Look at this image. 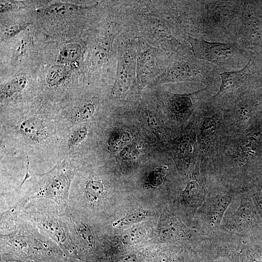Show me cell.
I'll list each match as a JSON object with an SVG mask.
<instances>
[{
  "mask_svg": "<svg viewBox=\"0 0 262 262\" xmlns=\"http://www.w3.org/2000/svg\"><path fill=\"white\" fill-rule=\"evenodd\" d=\"M215 262H230L228 260H221L216 261Z\"/></svg>",
  "mask_w": 262,
  "mask_h": 262,
  "instance_id": "obj_20",
  "label": "cell"
},
{
  "mask_svg": "<svg viewBox=\"0 0 262 262\" xmlns=\"http://www.w3.org/2000/svg\"><path fill=\"white\" fill-rule=\"evenodd\" d=\"M31 23L26 22L10 25L5 28L1 32V37L2 39L10 38L21 31L26 28Z\"/></svg>",
  "mask_w": 262,
  "mask_h": 262,
  "instance_id": "obj_12",
  "label": "cell"
},
{
  "mask_svg": "<svg viewBox=\"0 0 262 262\" xmlns=\"http://www.w3.org/2000/svg\"><path fill=\"white\" fill-rule=\"evenodd\" d=\"M87 129L82 127L76 131L70 136L68 142L69 147L77 144L82 141L87 134Z\"/></svg>",
  "mask_w": 262,
  "mask_h": 262,
  "instance_id": "obj_15",
  "label": "cell"
},
{
  "mask_svg": "<svg viewBox=\"0 0 262 262\" xmlns=\"http://www.w3.org/2000/svg\"><path fill=\"white\" fill-rule=\"evenodd\" d=\"M104 185L96 180H89L85 187V192L88 199L92 202H97L103 195Z\"/></svg>",
  "mask_w": 262,
  "mask_h": 262,
  "instance_id": "obj_8",
  "label": "cell"
},
{
  "mask_svg": "<svg viewBox=\"0 0 262 262\" xmlns=\"http://www.w3.org/2000/svg\"><path fill=\"white\" fill-rule=\"evenodd\" d=\"M192 105L191 99L187 97H179L170 103V109L176 114L183 113L189 110Z\"/></svg>",
  "mask_w": 262,
  "mask_h": 262,
  "instance_id": "obj_10",
  "label": "cell"
},
{
  "mask_svg": "<svg viewBox=\"0 0 262 262\" xmlns=\"http://www.w3.org/2000/svg\"><path fill=\"white\" fill-rule=\"evenodd\" d=\"M67 180L63 176L56 177L44 191L43 195L55 200L58 203L64 204L67 201Z\"/></svg>",
  "mask_w": 262,
  "mask_h": 262,
  "instance_id": "obj_2",
  "label": "cell"
},
{
  "mask_svg": "<svg viewBox=\"0 0 262 262\" xmlns=\"http://www.w3.org/2000/svg\"><path fill=\"white\" fill-rule=\"evenodd\" d=\"M95 107L91 103L86 104L80 108L75 115L76 120L83 121L91 117L95 112Z\"/></svg>",
  "mask_w": 262,
  "mask_h": 262,
  "instance_id": "obj_14",
  "label": "cell"
},
{
  "mask_svg": "<svg viewBox=\"0 0 262 262\" xmlns=\"http://www.w3.org/2000/svg\"><path fill=\"white\" fill-rule=\"evenodd\" d=\"M1 262H33L29 260L27 261L26 259L15 256L2 257Z\"/></svg>",
  "mask_w": 262,
  "mask_h": 262,
  "instance_id": "obj_19",
  "label": "cell"
},
{
  "mask_svg": "<svg viewBox=\"0 0 262 262\" xmlns=\"http://www.w3.org/2000/svg\"><path fill=\"white\" fill-rule=\"evenodd\" d=\"M216 127V122L214 118L212 117L205 118L202 124L201 135L206 138L211 137L215 132Z\"/></svg>",
  "mask_w": 262,
  "mask_h": 262,
  "instance_id": "obj_13",
  "label": "cell"
},
{
  "mask_svg": "<svg viewBox=\"0 0 262 262\" xmlns=\"http://www.w3.org/2000/svg\"><path fill=\"white\" fill-rule=\"evenodd\" d=\"M81 50V47L78 44H68L60 51L58 61L63 64L72 63L80 57Z\"/></svg>",
  "mask_w": 262,
  "mask_h": 262,
  "instance_id": "obj_6",
  "label": "cell"
},
{
  "mask_svg": "<svg viewBox=\"0 0 262 262\" xmlns=\"http://www.w3.org/2000/svg\"><path fill=\"white\" fill-rule=\"evenodd\" d=\"M188 40L196 58L220 66L225 65L236 52L230 44L209 42L191 37H189Z\"/></svg>",
  "mask_w": 262,
  "mask_h": 262,
  "instance_id": "obj_1",
  "label": "cell"
},
{
  "mask_svg": "<svg viewBox=\"0 0 262 262\" xmlns=\"http://www.w3.org/2000/svg\"><path fill=\"white\" fill-rule=\"evenodd\" d=\"M147 216V212H138L118 220L115 223L114 226H123L129 225L132 223H135L144 219Z\"/></svg>",
  "mask_w": 262,
  "mask_h": 262,
  "instance_id": "obj_11",
  "label": "cell"
},
{
  "mask_svg": "<svg viewBox=\"0 0 262 262\" xmlns=\"http://www.w3.org/2000/svg\"><path fill=\"white\" fill-rule=\"evenodd\" d=\"M22 132L33 140L40 141L46 138L45 127L42 121L36 118H28L20 125Z\"/></svg>",
  "mask_w": 262,
  "mask_h": 262,
  "instance_id": "obj_4",
  "label": "cell"
},
{
  "mask_svg": "<svg viewBox=\"0 0 262 262\" xmlns=\"http://www.w3.org/2000/svg\"><path fill=\"white\" fill-rule=\"evenodd\" d=\"M18 5L15 1H0V12L3 13L18 8Z\"/></svg>",
  "mask_w": 262,
  "mask_h": 262,
  "instance_id": "obj_17",
  "label": "cell"
},
{
  "mask_svg": "<svg viewBox=\"0 0 262 262\" xmlns=\"http://www.w3.org/2000/svg\"><path fill=\"white\" fill-rule=\"evenodd\" d=\"M81 8L84 7L70 3H56L46 8L44 13L48 15L61 14L76 11Z\"/></svg>",
  "mask_w": 262,
  "mask_h": 262,
  "instance_id": "obj_9",
  "label": "cell"
},
{
  "mask_svg": "<svg viewBox=\"0 0 262 262\" xmlns=\"http://www.w3.org/2000/svg\"><path fill=\"white\" fill-rule=\"evenodd\" d=\"M198 189V185L195 181H190L187 185L183 195L185 197L190 196L196 193Z\"/></svg>",
  "mask_w": 262,
  "mask_h": 262,
  "instance_id": "obj_18",
  "label": "cell"
},
{
  "mask_svg": "<svg viewBox=\"0 0 262 262\" xmlns=\"http://www.w3.org/2000/svg\"><path fill=\"white\" fill-rule=\"evenodd\" d=\"M27 83L24 77H17L9 81L0 88V96L2 98L11 97L15 94L22 91Z\"/></svg>",
  "mask_w": 262,
  "mask_h": 262,
  "instance_id": "obj_5",
  "label": "cell"
},
{
  "mask_svg": "<svg viewBox=\"0 0 262 262\" xmlns=\"http://www.w3.org/2000/svg\"><path fill=\"white\" fill-rule=\"evenodd\" d=\"M27 42L24 39H20L15 45L13 52L14 58L17 59L22 56L27 49Z\"/></svg>",
  "mask_w": 262,
  "mask_h": 262,
  "instance_id": "obj_16",
  "label": "cell"
},
{
  "mask_svg": "<svg viewBox=\"0 0 262 262\" xmlns=\"http://www.w3.org/2000/svg\"><path fill=\"white\" fill-rule=\"evenodd\" d=\"M250 61L242 70L235 71H225L220 74L221 83L219 90L216 96L226 91L232 89L247 76L249 71Z\"/></svg>",
  "mask_w": 262,
  "mask_h": 262,
  "instance_id": "obj_3",
  "label": "cell"
},
{
  "mask_svg": "<svg viewBox=\"0 0 262 262\" xmlns=\"http://www.w3.org/2000/svg\"><path fill=\"white\" fill-rule=\"evenodd\" d=\"M68 75V71L66 66L63 65H54L48 71L46 80L51 85L59 84Z\"/></svg>",
  "mask_w": 262,
  "mask_h": 262,
  "instance_id": "obj_7",
  "label": "cell"
}]
</instances>
